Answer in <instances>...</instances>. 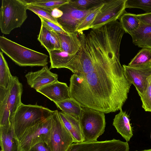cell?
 <instances>
[{"instance_id":"obj_1","label":"cell","mask_w":151,"mask_h":151,"mask_svg":"<svg viewBox=\"0 0 151 151\" xmlns=\"http://www.w3.org/2000/svg\"><path fill=\"white\" fill-rule=\"evenodd\" d=\"M131 85L117 56L87 73H73L69 87L70 97L82 107L107 114L122 109Z\"/></svg>"},{"instance_id":"obj_2","label":"cell","mask_w":151,"mask_h":151,"mask_svg":"<svg viewBox=\"0 0 151 151\" xmlns=\"http://www.w3.org/2000/svg\"><path fill=\"white\" fill-rule=\"evenodd\" d=\"M2 52L20 66H42L48 63V56L15 42L3 36H0Z\"/></svg>"},{"instance_id":"obj_3","label":"cell","mask_w":151,"mask_h":151,"mask_svg":"<svg viewBox=\"0 0 151 151\" xmlns=\"http://www.w3.org/2000/svg\"><path fill=\"white\" fill-rule=\"evenodd\" d=\"M54 111L38 105L22 104L14 117L12 127L19 140L29 128L51 116Z\"/></svg>"},{"instance_id":"obj_4","label":"cell","mask_w":151,"mask_h":151,"mask_svg":"<svg viewBox=\"0 0 151 151\" xmlns=\"http://www.w3.org/2000/svg\"><path fill=\"white\" fill-rule=\"evenodd\" d=\"M27 5L22 0H2L0 28L5 35L21 27L27 18Z\"/></svg>"},{"instance_id":"obj_5","label":"cell","mask_w":151,"mask_h":151,"mask_svg":"<svg viewBox=\"0 0 151 151\" xmlns=\"http://www.w3.org/2000/svg\"><path fill=\"white\" fill-rule=\"evenodd\" d=\"M23 86L16 76H13L4 98L0 101V127H12L15 114L22 104Z\"/></svg>"},{"instance_id":"obj_6","label":"cell","mask_w":151,"mask_h":151,"mask_svg":"<svg viewBox=\"0 0 151 151\" xmlns=\"http://www.w3.org/2000/svg\"><path fill=\"white\" fill-rule=\"evenodd\" d=\"M79 120L84 141H97L105 131L106 121L103 112L82 107Z\"/></svg>"},{"instance_id":"obj_7","label":"cell","mask_w":151,"mask_h":151,"mask_svg":"<svg viewBox=\"0 0 151 151\" xmlns=\"http://www.w3.org/2000/svg\"><path fill=\"white\" fill-rule=\"evenodd\" d=\"M52 115L30 127L25 131L19 140V151H28L40 143L47 144L51 134Z\"/></svg>"},{"instance_id":"obj_8","label":"cell","mask_w":151,"mask_h":151,"mask_svg":"<svg viewBox=\"0 0 151 151\" xmlns=\"http://www.w3.org/2000/svg\"><path fill=\"white\" fill-rule=\"evenodd\" d=\"M50 136L47 144L51 151H68L74 142L73 138L62 122L57 110L52 115Z\"/></svg>"},{"instance_id":"obj_9","label":"cell","mask_w":151,"mask_h":151,"mask_svg":"<svg viewBox=\"0 0 151 151\" xmlns=\"http://www.w3.org/2000/svg\"><path fill=\"white\" fill-rule=\"evenodd\" d=\"M100 5L89 10H81L76 9L69 2L58 8L63 12V15L56 20L67 33L76 32L77 27L86 17Z\"/></svg>"},{"instance_id":"obj_10","label":"cell","mask_w":151,"mask_h":151,"mask_svg":"<svg viewBox=\"0 0 151 151\" xmlns=\"http://www.w3.org/2000/svg\"><path fill=\"white\" fill-rule=\"evenodd\" d=\"M126 0H106L103 4L91 29L98 28L117 20L125 12Z\"/></svg>"},{"instance_id":"obj_11","label":"cell","mask_w":151,"mask_h":151,"mask_svg":"<svg viewBox=\"0 0 151 151\" xmlns=\"http://www.w3.org/2000/svg\"><path fill=\"white\" fill-rule=\"evenodd\" d=\"M127 80L135 87L139 96L146 91L151 78V64L135 66H122Z\"/></svg>"},{"instance_id":"obj_12","label":"cell","mask_w":151,"mask_h":151,"mask_svg":"<svg viewBox=\"0 0 151 151\" xmlns=\"http://www.w3.org/2000/svg\"><path fill=\"white\" fill-rule=\"evenodd\" d=\"M127 142L113 139L104 141L74 142L68 151H129Z\"/></svg>"},{"instance_id":"obj_13","label":"cell","mask_w":151,"mask_h":151,"mask_svg":"<svg viewBox=\"0 0 151 151\" xmlns=\"http://www.w3.org/2000/svg\"><path fill=\"white\" fill-rule=\"evenodd\" d=\"M28 85L36 91L58 80V75L51 72L47 65L35 72H30L25 75Z\"/></svg>"},{"instance_id":"obj_14","label":"cell","mask_w":151,"mask_h":151,"mask_svg":"<svg viewBox=\"0 0 151 151\" xmlns=\"http://www.w3.org/2000/svg\"><path fill=\"white\" fill-rule=\"evenodd\" d=\"M54 103L70 98L69 87L67 84L58 80L46 85L36 91Z\"/></svg>"},{"instance_id":"obj_15","label":"cell","mask_w":151,"mask_h":151,"mask_svg":"<svg viewBox=\"0 0 151 151\" xmlns=\"http://www.w3.org/2000/svg\"><path fill=\"white\" fill-rule=\"evenodd\" d=\"M37 40L48 52L55 50H61L57 33L50 30L42 23Z\"/></svg>"},{"instance_id":"obj_16","label":"cell","mask_w":151,"mask_h":151,"mask_svg":"<svg viewBox=\"0 0 151 151\" xmlns=\"http://www.w3.org/2000/svg\"><path fill=\"white\" fill-rule=\"evenodd\" d=\"M113 125L117 132L126 141H129L133 135L132 128L130 123L129 115L122 109L114 119Z\"/></svg>"},{"instance_id":"obj_17","label":"cell","mask_w":151,"mask_h":151,"mask_svg":"<svg viewBox=\"0 0 151 151\" xmlns=\"http://www.w3.org/2000/svg\"><path fill=\"white\" fill-rule=\"evenodd\" d=\"M133 43L142 48H151V25L141 22L139 27L129 34Z\"/></svg>"},{"instance_id":"obj_18","label":"cell","mask_w":151,"mask_h":151,"mask_svg":"<svg viewBox=\"0 0 151 151\" xmlns=\"http://www.w3.org/2000/svg\"><path fill=\"white\" fill-rule=\"evenodd\" d=\"M63 124L71 135L74 142L84 141L79 121L63 111H58Z\"/></svg>"},{"instance_id":"obj_19","label":"cell","mask_w":151,"mask_h":151,"mask_svg":"<svg viewBox=\"0 0 151 151\" xmlns=\"http://www.w3.org/2000/svg\"><path fill=\"white\" fill-rule=\"evenodd\" d=\"M0 144L2 151H19V141L12 127H0Z\"/></svg>"},{"instance_id":"obj_20","label":"cell","mask_w":151,"mask_h":151,"mask_svg":"<svg viewBox=\"0 0 151 151\" xmlns=\"http://www.w3.org/2000/svg\"><path fill=\"white\" fill-rule=\"evenodd\" d=\"M62 50L74 55L79 50L81 43L77 32L66 35L57 33Z\"/></svg>"},{"instance_id":"obj_21","label":"cell","mask_w":151,"mask_h":151,"mask_svg":"<svg viewBox=\"0 0 151 151\" xmlns=\"http://www.w3.org/2000/svg\"><path fill=\"white\" fill-rule=\"evenodd\" d=\"M49 55L50 66L52 68H64L72 60L74 55L59 50H55L48 52Z\"/></svg>"},{"instance_id":"obj_22","label":"cell","mask_w":151,"mask_h":151,"mask_svg":"<svg viewBox=\"0 0 151 151\" xmlns=\"http://www.w3.org/2000/svg\"><path fill=\"white\" fill-rule=\"evenodd\" d=\"M57 106L65 113L79 119L82 107L77 101L72 98L54 103Z\"/></svg>"},{"instance_id":"obj_23","label":"cell","mask_w":151,"mask_h":151,"mask_svg":"<svg viewBox=\"0 0 151 151\" xmlns=\"http://www.w3.org/2000/svg\"><path fill=\"white\" fill-rule=\"evenodd\" d=\"M119 19V22L125 32L129 34L137 29L141 23L136 14L126 12L123 14Z\"/></svg>"},{"instance_id":"obj_24","label":"cell","mask_w":151,"mask_h":151,"mask_svg":"<svg viewBox=\"0 0 151 151\" xmlns=\"http://www.w3.org/2000/svg\"><path fill=\"white\" fill-rule=\"evenodd\" d=\"M12 75L3 52H0V89L7 90L11 83Z\"/></svg>"},{"instance_id":"obj_25","label":"cell","mask_w":151,"mask_h":151,"mask_svg":"<svg viewBox=\"0 0 151 151\" xmlns=\"http://www.w3.org/2000/svg\"><path fill=\"white\" fill-rule=\"evenodd\" d=\"M70 0H22L26 5L38 6L52 11L53 9L68 3Z\"/></svg>"},{"instance_id":"obj_26","label":"cell","mask_w":151,"mask_h":151,"mask_svg":"<svg viewBox=\"0 0 151 151\" xmlns=\"http://www.w3.org/2000/svg\"><path fill=\"white\" fill-rule=\"evenodd\" d=\"M151 64V48H143L132 60L128 66H135Z\"/></svg>"},{"instance_id":"obj_27","label":"cell","mask_w":151,"mask_h":151,"mask_svg":"<svg viewBox=\"0 0 151 151\" xmlns=\"http://www.w3.org/2000/svg\"><path fill=\"white\" fill-rule=\"evenodd\" d=\"M106 0H70L69 2L77 9L89 10L103 4Z\"/></svg>"},{"instance_id":"obj_28","label":"cell","mask_w":151,"mask_h":151,"mask_svg":"<svg viewBox=\"0 0 151 151\" xmlns=\"http://www.w3.org/2000/svg\"><path fill=\"white\" fill-rule=\"evenodd\" d=\"M103 4L100 5L93 10L86 17L83 21L77 27L76 32L79 33L91 29V26L92 24Z\"/></svg>"},{"instance_id":"obj_29","label":"cell","mask_w":151,"mask_h":151,"mask_svg":"<svg viewBox=\"0 0 151 151\" xmlns=\"http://www.w3.org/2000/svg\"><path fill=\"white\" fill-rule=\"evenodd\" d=\"M27 9L34 13L38 17H43L60 25L56 19L54 18L51 15V11L47 10L42 7L33 5H27Z\"/></svg>"},{"instance_id":"obj_30","label":"cell","mask_w":151,"mask_h":151,"mask_svg":"<svg viewBox=\"0 0 151 151\" xmlns=\"http://www.w3.org/2000/svg\"><path fill=\"white\" fill-rule=\"evenodd\" d=\"M126 8H139L151 13V0H126Z\"/></svg>"},{"instance_id":"obj_31","label":"cell","mask_w":151,"mask_h":151,"mask_svg":"<svg viewBox=\"0 0 151 151\" xmlns=\"http://www.w3.org/2000/svg\"><path fill=\"white\" fill-rule=\"evenodd\" d=\"M142 103V107L146 111L151 112V78L145 93L139 96Z\"/></svg>"},{"instance_id":"obj_32","label":"cell","mask_w":151,"mask_h":151,"mask_svg":"<svg viewBox=\"0 0 151 151\" xmlns=\"http://www.w3.org/2000/svg\"><path fill=\"white\" fill-rule=\"evenodd\" d=\"M40 19L41 23L51 30L58 33L69 35L60 25H58L47 19L40 17H39Z\"/></svg>"},{"instance_id":"obj_33","label":"cell","mask_w":151,"mask_h":151,"mask_svg":"<svg viewBox=\"0 0 151 151\" xmlns=\"http://www.w3.org/2000/svg\"><path fill=\"white\" fill-rule=\"evenodd\" d=\"M28 151H51V150L47 143L41 142L35 145Z\"/></svg>"},{"instance_id":"obj_34","label":"cell","mask_w":151,"mask_h":151,"mask_svg":"<svg viewBox=\"0 0 151 151\" xmlns=\"http://www.w3.org/2000/svg\"><path fill=\"white\" fill-rule=\"evenodd\" d=\"M136 15L141 22L151 25V13H146Z\"/></svg>"},{"instance_id":"obj_35","label":"cell","mask_w":151,"mask_h":151,"mask_svg":"<svg viewBox=\"0 0 151 151\" xmlns=\"http://www.w3.org/2000/svg\"><path fill=\"white\" fill-rule=\"evenodd\" d=\"M53 17L56 19L60 18L63 15V12L58 8H55L52 10L51 12Z\"/></svg>"},{"instance_id":"obj_36","label":"cell","mask_w":151,"mask_h":151,"mask_svg":"<svg viewBox=\"0 0 151 151\" xmlns=\"http://www.w3.org/2000/svg\"><path fill=\"white\" fill-rule=\"evenodd\" d=\"M140 151H151V149H148V150H143Z\"/></svg>"},{"instance_id":"obj_37","label":"cell","mask_w":151,"mask_h":151,"mask_svg":"<svg viewBox=\"0 0 151 151\" xmlns=\"http://www.w3.org/2000/svg\"><path fill=\"white\" fill-rule=\"evenodd\" d=\"M0 151H2L1 150H0Z\"/></svg>"}]
</instances>
